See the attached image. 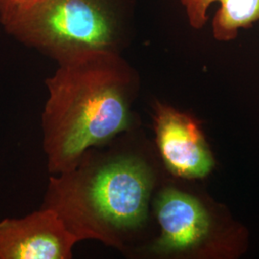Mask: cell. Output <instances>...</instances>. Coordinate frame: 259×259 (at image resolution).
I'll list each match as a JSON object with an SVG mask.
<instances>
[{"label":"cell","mask_w":259,"mask_h":259,"mask_svg":"<svg viewBox=\"0 0 259 259\" xmlns=\"http://www.w3.org/2000/svg\"><path fill=\"white\" fill-rule=\"evenodd\" d=\"M190 27L201 30L209 20L208 10L219 4L212 22V36L219 41L235 39L241 29L259 22V0H180Z\"/></svg>","instance_id":"52a82bcc"},{"label":"cell","mask_w":259,"mask_h":259,"mask_svg":"<svg viewBox=\"0 0 259 259\" xmlns=\"http://www.w3.org/2000/svg\"><path fill=\"white\" fill-rule=\"evenodd\" d=\"M153 175L139 157L91 161L50 178L46 205L79 241L121 249L124 237L145 222Z\"/></svg>","instance_id":"7a4b0ae2"},{"label":"cell","mask_w":259,"mask_h":259,"mask_svg":"<svg viewBox=\"0 0 259 259\" xmlns=\"http://www.w3.org/2000/svg\"><path fill=\"white\" fill-rule=\"evenodd\" d=\"M155 130L159 153L172 174L197 179L211 171L214 165L211 153L190 116L157 103Z\"/></svg>","instance_id":"5b68a950"},{"label":"cell","mask_w":259,"mask_h":259,"mask_svg":"<svg viewBox=\"0 0 259 259\" xmlns=\"http://www.w3.org/2000/svg\"><path fill=\"white\" fill-rule=\"evenodd\" d=\"M58 65L46 82L42 113L44 149L56 175L77 166L89 149L128 130L137 84L135 71L116 52H91Z\"/></svg>","instance_id":"6da1fadb"},{"label":"cell","mask_w":259,"mask_h":259,"mask_svg":"<svg viewBox=\"0 0 259 259\" xmlns=\"http://www.w3.org/2000/svg\"><path fill=\"white\" fill-rule=\"evenodd\" d=\"M136 0H31L0 16L7 33L58 64L91 52L120 53Z\"/></svg>","instance_id":"3957f363"},{"label":"cell","mask_w":259,"mask_h":259,"mask_svg":"<svg viewBox=\"0 0 259 259\" xmlns=\"http://www.w3.org/2000/svg\"><path fill=\"white\" fill-rule=\"evenodd\" d=\"M79 240L51 208L0 221V259H69Z\"/></svg>","instance_id":"277c9868"},{"label":"cell","mask_w":259,"mask_h":259,"mask_svg":"<svg viewBox=\"0 0 259 259\" xmlns=\"http://www.w3.org/2000/svg\"><path fill=\"white\" fill-rule=\"evenodd\" d=\"M161 234L153 246L158 254L193 249L207 236L210 219L203 205L190 195L165 188L155 203Z\"/></svg>","instance_id":"8992f818"},{"label":"cell","mask_w":259,"mask_h":259,"mask_svg":"<svg viewBox=\"0 0 259 259\" xmlns=\"http://www.w3.org/2000/svg\"><path fill=\"white\" fill-rule=\"evenodd\" d=\"M31 0H0V16L9 14L26 5Z\"/></svg>","instance_id":"ba28073f"}]
</instances>
